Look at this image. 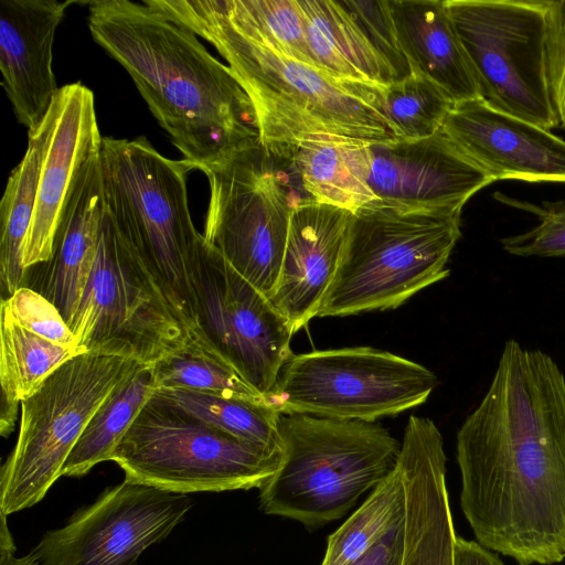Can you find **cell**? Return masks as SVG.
I'll return each mask as SVG.
<instances>
[{"mask_svg":"<svg viewBox=\"0 0 565 565\" xmlns=\"http://www.w3.org/2000/svg\"><path fill=\"white\" fill-rule=\"evenodd\" d=\"M456 458L480 545L519 565L565 559V375L548 353L504 343L457 433Z\"/></svg>","mask_w":565,"mask_h":565,"instance_id":"1","label":"cell"},{"mask_svg":"<svg viewBox=\"0 0 565 565\" xmlns=\"http://www.w3.org/2000/svg\"><path fill=\"white\" fill-rule=\"evenodd\" d=\"M94 41L129 74L183 160L203 173L259 143L252 102L199 36L147 0H93Z\"/></svg>","mask_w":565,"mask_h":565,"instance_id":"2","label":"cell"},{"mask_svg":"<svg viewBox=\"0 0 565 565\" xmlns=\"http://www.w3.org/2000/svg\"><path fill=\"white\" fill-rule=\"evenodd\" d=\"M212 44L249 97L259 143L276 160H290L315 137L387 142L398 138L384 87L351 82L290 58L237 30L212 0H147Z\"/></svg>","mask_w":565,"mask_h":565,"instance_id":"3","label":"cell"},{"mask_svg":"<svg viewBox=\"0 0 565 565\" xmlns=\"http://www.w3.org/2000/svg\"><path fill=\"white\" fill-rule=\"evenodd\" d=\"M100 167L106 211L136 249L194 339L204 237L194 226L188 174L194 169L162 156L143 137H103Z\"/></svg>","mask_w":565,"mask_h":565,"instance_id":"4","label":"cell"},{"mask_svg":"<svg viewBox=\"0 0 565 565\" xmlns=\"http://www.w3.org/2000/svg\"><path fill=\"white\" fill-rule=\"evenodd\" d=\"M278 433L282 458L259 508L308 527L342 518L398 465L401 443L377 422L280 414Z\"/></svg>","mask_w":565,"mask_h":565,"instance_id":"5","label":"cell"},{"mask_svg":"<svg viewBox=\"0 0 565 565\" xmlns=\"http://www.w3.org/2000/svg\"><path fill=\"white\" fill-rule=\"evenodd\" d=\"M461 210L376 200L356 211L317 317L395 309L449 275Z\"/></svg>","mask_w":565,"mask_h":565,"instance_id":"6","label":"cell"},{"mask_svg":"<svg viewBox=\"0 0 565 565\" xmlns=\"http://www.w3.org/2000/svg\"><path fill=\"white\" fill-rule=\"evenodd\" d=\"M282 451L230 435L149 397L113 457L125 479L174 493L262 488Z\"/></svg>","mask_w":565,"mask_h":565,"instance_id":"7","label":"cell"},{"mask_svg":"<svg viewBox=\"0 0 565 565\" xmlns=\"http://www.w3.org/2000/svg\"><path fill=\"white\" fill-rule=\"evenodd\" d=\"M142 364L83 353L64 363L21 402L20 430L1 468L0 512L9 515L39 503L96 411Z\"/></svg>","mask_w":565,"mask_h":565,"instance_id":"8","label":"cell"},{"mask_svg":"<svg viewBox=\"0 0 565 565\" xmlns=\"http://www.w3.org/2000/svg\"><path fill=\"white\" fill-rule=\"evenodd\" d=\"M87 353L152 365L192 340L106 207L90 277L73 322Z\"/></svg>","mask_w":565,"mask_h":565,"instance_id":"9","label":"cell"},{"mask_svg":"<svg viewBox=\"0 0 565 565\" xmlns=\"http://www.w3.org/2000/svg\"><path fill=\"white\" fill-rule=\"evenodd\" d=\"M438 385L426 366L371 347L292 354L270 397L280 414L376 422L424 404Z\"/></svg>","mask_w":565,"mask_h":565,"instance_id":"10","label":"cell"},{"mask_svg":"<svg viewBox=\"0 0 565 565\" xmlns=\"http://www.w3.org/2000/svg\"><path fill=\"white\" fill-rule=\"evenodd\" d=\"M480 98L551 130L559 125L547 81L546 0H445Z\"/></svg>","mask_w":565,"mask_h":565,"instance_id":"11","label":"cell"},{"mask_svg":"<svg viewBox=\"0 0 565 565\" xmlns=\"http://www.w3.org/2000/svg\"><path fill=\"white\" fill-rule=\"evenodd\" d=\"M209 204L204 242L244 279L270 298L298 202L276 159L260 143L241 150L204 173Z\"/></svg>","mask_w":565,"mask_h":565,"instance_id":"12","label":"cell"},{"mask_svg":"<svg viewBox=\"0 0 565 565\" xmlns=\"http://www.w3.org/2000/svg\"><path fill=\"white\" fill-rule=\"evenodd\" d=\"M196 299L193 341L207 347L270 401L279 373L292 355L295 332L289 322L205 242Z\"/></svg>","mask_w":565,"mask_h":565,"instance_id":"13","label":"cell"},{"mask_svg":"<svg viewBox=\"0 0 565 565\" xmlns=\"http://www.w3.org/2000/svg\"><path fill=\"white\" fill-rule=\"evenodd\" d=\"M193 507L188 494L125 479L32 548L42 565H136Z\"/></svg>","mask_w":565,"mask_h":565,"instance_id":"14","label":"cell"},{"mask_svg":"<svg viewBox=\"0 0 565 565\" xmlns=\"http://www.w3.org/2000/svg\"><path fill=\"white\" fill-rule=\"evenodd\" d=\"M369 184L377 200L412 207L462 210L493 180L441 128L420 139L371 145Z\"/></svg>","mask_w":565,"mask_h":565,"instance_id":"15","label":"cell"},{"mask_svg":"<svg viewBox=\"0 0 565 565\" xmlns=\"http://www.w3.org/2000/svg\"><path fill=\"white\" fill-rule=\"evenodd\" d=\"M51 128L39 172L36 199L26 236V270L50 260L55 234L74 182L100 151L93 92L79 82L60 88L50 107Z\"/></svg>","mask_w":565,"mask_h":565,"instance_id":"16","label":"cell"},{"mask_svg":"<svg viewBox=\"0 0 565 565\" xmlns=\"http://www.w3.org/2000/svg\"><path fill=\"white\" fill-rule=\"evenodd\" d=\"M443 129L493 181L565 183V140L480 97L455 103Z\"/></svg>","mask_w":565,"mask_h":565,"instance_id":"17","label":"cell"},{"mask_svg":"<svg viewBox=\"0 0 565 565\" xmlns=\"http://www.w3.org/2000/svg\"><path fill=\"white\" fill-rule=\"evenodd\" d=\"M443 435L433 419L412 415L398 468L405 489L401 565H455L456 532L446 484Z\"/></svg>","mask_w":565,"mask_h":565,"instance_id":"18","label":"cell"},{"mask_svg":"<svg viewBox=\"0 0 565 565\" xmlns=\"http://www.w3.org/2000/svg\"><path fill=\"white\" fill-rule=\"evenodd\" d=\"M75 0H0L1 84L28 131L44 119L60 92L53 72L55 32Z\"/></svg>","mask_w":565,"mask_h":565,"instance_id":"19","label":"cell"},{"mask_svg":"<svg viewBox=\"0 0 565 565\" xmlns=\"http://www.w3.org/2000/svg\"><path fill=\"white\" fill-rule=\"evenodd\" d=\"M353 213L310 199L295 206L269 298L294 332L317 317L340 265Z\"/></svg>","mask_w":565,"mask_h":565,"instance_id":"20","label":"cell"},{"mask_svg":"<svg viewBox=\"0 0 565 565\" xmlns=\"http://www.w3.org/2000/svg\"><path fill=\"white\" fill-rule=\"evenodd\" d=\"M105 213L100 151L78 173L63 211L52 256L43 263L39 288L70 326L94 265Z\"/></svg>","mask_w":565,"mask_h":565,"instance_id":"21","label":"cell"},{"mask_svg":"<svg viewBox=\"0 0 565 565\" xmlns=\"http://www.w3.org/2000/svg\"><path fill=\"white\" fill-rule=\"evenodd\" d=\"M390 6L411 71L435 82L455 103L480 97L445 0H390Z\"/></svg>","mask_w":565,"mask_h":565,"instance_id":"22","label":"cell"},{"mask_svg":"<svg viewBox=\"0 0 565 565\" xmlns=\"http://www.w3.org/2000/svg\"><path fill=\"white\" fill-rule=\"evenodd\" d=\"M308 199L351 213L377 200L369 179L372 169L371 143L315 137L302 141L290 160Z\"/></svg>","mask_w":565,"mask_h":565,"instance_id":"23","label":"cell"},{"mask_svg":"<svg viewBox=\"0 0 565 565\" xmlns=\"http://www.w3.org/2000/svg\"><path fill=\"white\" fill-rule=\"evenodd\" d=\"M318 67L351 82L386 86L393 77L350 12L334 0H298Z\"/></svg>","mask_w":565,"mask_h":565,"instance_id":"24","label":"cell"},{"mask_svg":"<svg viewBox=\"0 0 565 565\" xmlns=\"http://www.w3.org/2000/svg\"><path fill=\"white\" fill-rule=\"evenodd\" d=\"M87 353L81 347L53 343L19 324L1 303L0 309V433L13 430L18 405L33 395L49 376L73 358Z\"/></svg>","mask_w":565,"mask_h":565,"instance_id":"25","label":"cell"},{"mask_svg":"<svg viewBox=\"0 0 565 565\" xmlns=\"http://www.w3.org/2000/svg\"><path fill=\"white\" fill-rule=\"evenodd\" d=\"M50 128L49 109L43 121L28 131L26 150L10 173L0 203V281L7 298L26 286L28 270L23 266V252L33 216L39 172Z\"/></svg>","mask_w":565,"mask_h":565,"instance_id":"26","label":"cell"},{"mask_svg":"<svg viewBox=\"0 0 565 565\" xmlns=\"http://www.w3.org/2000/svg\"><path fill=\"white\" fill-rule=\"evenodd\" d=\"M153 390L152 366L142 364L93 415L72 449L62 477H83L97 463L113 461L118 444Z\"/></svg>","mask_w":565,"mask_h":565,"instance_id":"27","label":"cell"},{"mask_svg":"<svg viewBox=\"0 0 565 565\" xmlns=\"http://www.w3.org/2000/svg\"><path fill=\"white\" fill-rule=\"evenodd\" d=\"M150 398L177 407L239 439L281 450L280 413L270 402L228 398L181 388H154Z\"/></svg>","mask_w":565,"mask_h":565,"instance_id":"28","label":"cell"},{"mask_svg":"<svg viewBox=\"0 0 565 565\" xmlns=\"http://www.w3.org/2000/svg\"><path fill=\"white\" fill-rule=\"evenodd\" d=\"M405 515V489L398 468L383 480L327 541L320 565H351L362 558Z\"/></svg>","mask_w":565,"mask_h":565,"instance_id":"29","label":"cell"},{"mask_svg":"<svg viewBox=\"0 0 565 565\" xmlns=\"http://www.w3.org/2000/svg\"><path fill=\"white\" fill-rule=\"evenodd\" d=\"M212 2L217 11L244 34L282 55L319 68L308 44L305 19L298 0Z\"/></svg>","mask_w":565,"mask_h":565,"instance_id":"30","label":"cell"},{"mask_svg":"<svg viewBox=\"0 0 565 565\" xmlns=\"http://www.w3.org/2000/svg\"><path fill=\"white\" fill-rule=\"evenodd\" d=\"M151 366L154 388H181L228 398L270 402L207 347L194 341Z\"/></svg>","mask_w":565,"mask_h":565,"instance_id":"31","label":"cell"},{"mask_svg":"<svg viewBox=\"0 0 565 565\" xmlns=\"http://www.w3.org/2000/svg\"><path fill=\"white\" fill-rule=\"evenodd\" d=\"M386 114L398 138L420 139L435 135L455 102L435 82L412 72L384 87Z\"/></svg>","mask_w":565,"mask_h":565,"instance_id":"32","label":"cell"},{"mask_svg":"<svg viewBox=\"0 0 565 565\" xmlns=\"http://www.w3.org/2000/svg\"><path fill=\"white\" fill-rule=\"evenodd\" d=\"M494 198L505 205L532 213L539 221L526 232L502 238L507 253L521 257L565 256V200L537 205L499 192Z\"/></svg>","mask_w":565,"mask_h":565,"instance_id":"33","label":"cell"},{"mask_svg":"<svg viewBox=\"0 0 565 565\" xmlns=\"http://www.w3.org/2000/svg\"><path fill=\"white\" fill-rule=\"evenodd\" d=\"M340 3L353 17L371 46L388 68L393 82L411 75V66L397 39L390 0H343Z\"/></svg>","mask_w":565,"mask_h":565,"instance_id":"34","label":"cell"},{"mask_svg":"<svg viewBox=\"0 0 565 565\" xmlns=\"http://www.w3.org/2000/svg\"><path fill=\"white\" fill-rule=\"evenodd\" d=\"M1 303L26 330L60 345L79 347L58 309L39 291L24 286Z\"/></svg>","mask_w":565,"mask_h":565,"instance_id":"35","label":"cell"},{"mask_svg":"<svg viewBox=\"0 0 565 565\" xmlns=\"http://www.w3.org/2000/svg\"><path fill=\"white\" fill-rule=\"evenodd\" d=\"M545 55L551 98L565 127V0H546Z\"/></svg>","mask_w":565,"mask_h":565,"instance_id":"36","label":"cell"},{"mask_svg":"<svg viewBox=\"0 0 565 565\" xmlns=\"http://www.w3.org/2000/svg\"><path fill=\"white\" fill-rule=\"evenodd\" d=\"M404 518L395 523L362 558L351 565H401L404 548Z\"/></svg>","mask_w":565,"mask_h":565,"instance_id":"37","label":"cell"},{"mask_svg":"<svg viewBox=\"0 0 565 565\" xmlns=\"http://www.w3.org/2000/svg\"><path fill=\"white\" fill-rule=\"evenodd\" d=\"M455 565H504L490 550L477 541L457 536L455 544Z\"/></svg>","mask_w":565,"mask_h":565,"instance_id":"38","label":"cell"},{"mask_svg":"<svg viewBox=\"0 0 565 565\" xmlns=\"http://www.w3.org/2000/svg\"><path fill=\"white\" fill-rule=\"evenodd\" d=\"M6 514L1 513L0 565H42L32 554L15 556V545L8 530Z\"/></svg>","mask_w":565,"mask_h":565,"instance_id":"39","label":"cell"}]
</instances>
